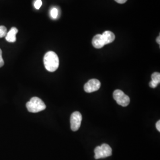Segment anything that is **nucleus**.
I'll return each mask as SVG.
<instances>
[{
  "instance_id": "nucleus-7",
  "label": "nucleus",
  "mask_w": 160,
  "mask_h": 160,
  "mask_svg": "<svg viewBox=\"0 0 160 160\" xmlns=\"http://www.w3.org/2000/svg\"><path fill=\"white\" fill-rule=\"evenodd\" d=\"M92 44L96 49H100L102 48L104 46V43L103 41L102 35L100 34H96L92 39Z\"/></svg>"
},
{
  "instance_id": "nucleus-12",
  "label": "nucleus",
  "mask_w": 160,
  "mask_h": 160,
  "mask_svg": "<svg viewBox=\"0 0 160 160\" xmlns=\"http://www.w3.org/2000/svg\"><path fill=\"white\" fill-rule=\"evenodd\" d=\"M51 16L52 18L53 19H55L58 17V10L57 8H53L51 11Z\"/></svg>"
},
{
  "instance_id": "nucleus-5",
  "label": "nucleus",
  "mask_w": 160,
  "mask_h": 160,
  "mask_svg": "<svg viewBox=\"0 0 160 160\" xmlns=\"http://www.w3.org/2000/svg\"><path fill=\"white\" fill-rule=\"evenodd\" d=\"M82 121V115L79 112H75L71 116L70 122L71 128L72 131H77L79 129Z\"/></svg>"
},
{
  "instance_id": "nucleus-11",
  "label": "nucleus",
  "mask_w": 160,
  "mask_h": 160,
  "mask_svg": "<svg viewBox=\"0 0 160 160\" xmlns=\"http://www.w3.org/2000/svg\"><path fill=\"white\" fill-rule=\"evenodd\" d=\"M7 33V30L5 26H0V38L6 37Z\"/></svg>"
},
{
  "instance_id": "nucleus-17",
  "label": "nucleus",
  "mask_w": 160,
  "mask_h": 160,
  "mask_svg": "<svg viewBox=\"0 0 160 160\" xmlns=\"http://www.w3.org/2000/svg\"><path fill=\"white\" fill-rule=\"evenodd\" d=\"M114 1L119 4H124L127 1V0H114Z\"/></svg>"
},
{
  "instance_id": "nucleus-15",
  "label": "nucleus",
  "mask_w": 160,
  "mask_h": 160,
  "mask_svg": "<svg viewBox=\"0 0 160 160\" xmlns=\"http://www.w3.org/2000/svg\"><path fill=\"white\" fill-rule=\"evenodd\" d=\"M157 84H156L155 83H154V82H152V81L149 82V86H150V87H151V88H156L157 87Z\"/></svg>"
},
{
  "instance_id": "nucleus-14",
  "label": "nucleus",
  "mask_w": 160,
  "mask_h": 160,
  "mask_svg": "<svg viewBox=\"0 0 160 160\" xmlns=\"http://www.w3.org/2000/svg\"><path fill=\"white\" fill-rule=\"evenodd\" d=\"M4 65V61L2 57V50L0 49V68L3 67Z\"/></svg>"
},
{
  "instance_id": "nucleus-9",
  "label": "nucleus",
  "mask_w": 160,
  "mask_h": 160,
  "mask_svg": "<svg viewBox=\"0 0 160 160\" xmlns=\"http://www.w3.org/2000/svg\"><path fill=\"white\" fill-rule=\"evenodd\" d=\"M18 29L16 28H12L7 33L6 39L7 42L13 43L16 41V34L18 33Z\"/></svg>"
},
{
  "instance_id": "nucleus-18",
  "label": "nucleus",
  "mask_w": 160,
  "mask_h": 160,
  "mask_svg": "<svg viewBox=\"0 0 160 160\" xmlns=\"http://www.w3.org/2000/svg\"><path fill=\"white\" fill-rule=\"evenodd\" d=\"M160 36H158L157 38V43H158L159 45L160 44Z\"/></svg>"
},
{
  "instance_id": "nucleus-6",
  "label": "nucleus",
  "mask_w": 160,
  "mask_h": 160,
  "mask_svg": "<svg viewBox=\"0 0 160 160\" xmlns=\"http://www.w3.org/2000/svg\"><path fill=\"white\" fill-rule=\"evenodd\" d=\"M101 83L97 79H92L89 80L84 87V91L86 92H92L98 90L100 88Z\"/></svg>"
},
{
  "instance_id": "nucleus-1",
  "label": "nucleus",
  "mask_w": 160,
  "mask_h": 160,
  "mask_svg": "<svg viewBox=\"0 0 160 160\" xmlns=\"http://www.w3.org/2000/svg\"><path fill=\"white\" fill-rule=\"evenodd\" d=\"M43 62L47 71L55 72L59 67V60L56 53L54 52H48L43 58Z\"/></svg>"
},
{
  "instance_id": "nucleus-8",
  "label": "nucleus",
  "mask_w": 160,
  "mask_h": 160,
  "mask_svg": "<svg viewBox=\"0 0 160 160\" xmlns=\"http://www.w3.org/2000/svg\"><path fill=\"white\" fill-rule=\"evenodd\" d=\"M102 35L104 45L111 43L115 39V35L113 32L110 31H106Z\"/></svg>"
},
{
  "instance_id": "nucleus-10",
  "label": "nucleus",
  "mask_w": 160,
  "mask_h": 160,
  "mask_svg": "<svg viewBox=\"0 0 160 160\" xmlns=\"http://www.w3.org/2000/svg\"><path fill=\"white\" fill-rule=\"evenodd\" d=\"M152 81L156 84H159L160 82V74L159 72H154L151 75Z\"/></svg>"
},
{
  "instance_id": "nucleus-3",
  "label": "nucleus",
  "mask_w": 160,
  "mask_h": 160,
  "mask_svg": "<svg viewBox=\"0 0 160 160\" xmlns=\"http://www.w3.org/2000/svg\"><path fill=\"white\" fill-rule=\"evenodd\" d=\"M94 154L95 159L98 160L111 156L112 154V150L108 144L103 143L101 146L97 147L95 148Z\"/></svg>"
},
{
  "instance_id": "nucleus-16",
  "label": "nucleus",
  "mask_w": 160,
  "mask_h": 160,
  "mask_svg": "<svg viewBox=\"0 0 160 160\" xmlns=\"http://www.w3.org/2000/svg\"><path fill=\"white\" fill-rule=\"evenodd\" d=\"M156 128H157V129L160 132V120H158L157 123H156Z\"/></svg>"
},
{
  "instance_id": "nucleus-2",
  "label": "nucleus",
  "mask_w": 160,
  "mask_h": 160,
  "mask_svg": "<svg viewBox=\"0 0 160 160\" xmlns=\"http://www.w3.org/2000/svg\"><path fill=\"white\" fill-rule=\"evenodd\" d=\"M26 108L29 112L38 113L46 109V105L39 97H32L26 103Z\"/></svg>"
},
{
  "instance_id": "nucleus-4",
  "label": "nucleus",
  "mask_w": 160,
  "mask_h": 160,
  "mask_svg": "<svg viewBox=\"0 0 160 160\" xmlns=\"http://www.w3.org/2000/svg\"><path fill=\"white\" fill-rule=\"evenodd\" d=\"M113 96L116 103L123 107H126L130 103V98L120 90H115Z\"/></svg>"
},
{
  "instance_id": "nucleus-13",
  "label": "nucleus",
  "mask_w": 160,
  "mask_h": 160,
  "mask_svg": "<svg viewBox=\"0 0 160 160\" xmlns=\"http://www.w3.org/2000/svg\"><path fill=\"white\" fill-rule=\"evenodd\" d=\"M42 5V0H36V1L34 2V6L36 8V9L39 10L41 7V6Z\"/></svg>"
}]
</instances>
